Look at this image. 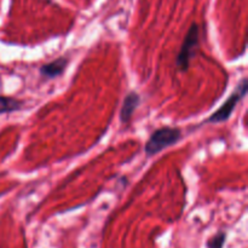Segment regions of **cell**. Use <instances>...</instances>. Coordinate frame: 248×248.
Wrapping results in <instances>:
<instances>
[{"label": "cell", "mask_w": 248, "mask_h": 248, "mask_svg": "<svg viewBox=\"0 0 248 248\" xmlns=\"http://www.w3.org/2000/svg\"><path fill=\"white\" fill-rule=\"evenodd\" d=\"M182 137V132L176 127H161L155 130L145 143V154L148 156L156 155L166 148L176 144Z\"/></svg>", "instance_id": "1"}, {"label": "cell", "mask_w": 248, "mask_h": 248, "mask_svg": "<svg viewBox=\"0 0 248 248\" xmlns=\"http://www.w3.org/2000/svg\"><path fill=\"white\" fill-rule=\"evenodd\" d=\"M247 93V79L244 78L241 80L237 87L235 89V91L232 92V96L227 99V101L223 103V106L220 107L218 110H216L212 115L208 118V123L211 124H218V123H223V121L228 120L230 118V115L232 114L234 109L236 108L237 103L246 96Z\"/></svg>", "instance_id": "2"}, {"label": "cell", "mask_w": 248, "mask_h": 248, "mask_svg": "<svg viewBox=\"0 0 248 248\" xmlns=\"http://www.w3.org/2000/svg\"><path fill=\"white\" fill-rule=\"evenodd\" d=\"M200 31H199L198 24L194 23L189 28L186 38H184L182 47L179 50L178 56H177V67L181 70H186L189 67L190 60L193 58L195 50L199 46V40H200Z\"/></svg>", "instance_id": "3"}, {"label": "cell", "mask_w": 248, "mask_h": 248, "mask_svg": "<svg viewBox=\"0 0 248 248\" xmlns=\"http://www.w3.org/2000/svg\"><path fill=\"white\" fill-rule=\"evenodd\" d=\"M140 103V97L138 96V93L136 92H131L127 96L125 97L123 103V108L120 111V119L123 123H128L130 119L132 118L133 113L136 111V109L138 108Z\"/></svg>", "instance_id": "4"}, {"label": "cell", "mask_w": 248, "mask_h": 248, "mask_svg": "<svg viewBox=\"0 0 248 248\" xmlns=\"http://www.w3.org/2000/svg\"><path fill=\"white\" fill-rule=\"evenodd\" d=\"M67 64V58L60 57L57 58V60L52 61V62L47 63V64L43 65V67L40 68V74L43 75L44 78H47V79H53V78L58 77V75H61L64 72Z\"/></svg>", "instance_id": "5"}, {"label": "cell", "mask_w": 248, "mask_h": 248, "mask_svg": "<svg viewBox=\"0 0 248 248\" xmlns=\"http://www.w3.org/2000/svg\"><path fill=\"white\" fill-rule=\"evenodd\" d=\"M22 107H23V102L19 99L14 98V97L0 96V114L12 113V111L22 109Z\"/></svg>", "instance_id": "6"}, {"label": "cell", "mask_w": 248, "mask_h": 248, "mask_svg": "<svg viewBox=\"0 0 248 248\" xmlns=\"http://www.w3.org/2000/svg\"><path fill=\"white\" fill-rule=\"evenodd\" d=\"M227 235L224 232H218L208 241V248H223Z\"/></svg>", "instance_id": "7"}]
</instances>
